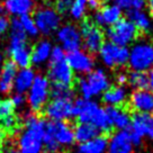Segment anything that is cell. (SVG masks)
Wrapping results in <instances>:
<instances>
[{"label":"cell","instance_id":"cell-29","mask_svg":"<svg viewBox=\"0 0 153 153\" xmlns=\"http://www.w3.org/2000/svg\"><path fill=\"white\" fill-rule=\"evenodd\" d=\"M19 23L22 25V28L24 30V33L26 34V36L29 37H36L38 35L37 27L35 25L33 17H30L29 15H24L19 18Z\"/></svg>","mask_w":153,"mask_h":153},{"label":"cell","instance_id":"cell-44","mask_svg":"<svg viewBox=\"0 0 153 153\" xmlns=\"http://www.w3.org/2000/svg\"><path fill=\"white\" fill-rule=\"evenodd\" d=\"M148 6L150 11H151V14L153 15V0H148Z\"/></svg>","mask_w":153,"mask_h":153},{"label":"cell","instance_id":"cell-34","mask_svg":"<svg viewBox=\"0 0 153 153\" xmlns=\"http://www.w3.org/2000/svg\"><path fill=\"white\" fill-rule=\"evenodd\" d=\"M14 109L15 108L10 99H7V98L0 99V122L14 115Z\"/></svg>","mask_w":153,"mask_h":153},{"label":"cell","instance_id":"cell-28","mask_svg":"<svg viewBox=\"0 0 153 153\" xmlns=\"http://www.w3.org/2000/svg\"><path fill=\"white\" fill-rule=\"evenodd\" d=\"M127 82L131 87L136 90H148L149 89V78L146 72L132 71L127 76Z\"/></svg>","mask_w":153,"mask_h":153},{"label":"cell","instance_id":"cell-39","mask_svg":"<svg viewBox=\"0 0 153 153\" xmlns=\"http://www.w3.org/2000/svg\"><path fill=\"white\" fill-rule=\"evenodd\" d=\"M9 19L7 18L5 15H0V36H2L7 33V30L9 29Z\"/></svg>","mask_w":153,"mask_h":153},{"label":"cell","instance_id":"cell-32","mask_svg":"<svg viewBox=\"0 0 153 153\" xmlns=\"http://www.w3.org/2000/svg\"><path fill=\"white\" fill-rule=\"evenodd\" d=\"M114 5L120 7V9H137L142 10L145 6V0H113Z\"/></svg>","mask_w":153,"mask_h":153},{"label":"cell","instance_id":"cell-37","mask_svg":"<svg viewBox=\"0 0 153 153\" xmlns=\"http://www.w3.org/2000/svg\"><path fill=\"white\" fill-rule=\"evenodd\" d=\"M1 125H2V129L6 131H14L17 127V118L15 115H11L9 117L5 118L4 120H1Z\"/></svg>","mask_w":153,"mask_h":153},{"label":"cell","instance_id":"cell-27","mask_svg":"<svg viewBox=\"0 0 153 153\" xmlns=\"http://www.w3.org/2000/svg\"><path fill=\"white\" fill-rule=\"evenodd\" d=\"M74 131V141L79 142L80 144L89 142L91 140L99 136L100 132L91 124H78Z\"/></svg>","mask_w":153,"mask_h":153},{"label":"cell","instance_id":"cell-26","mask_svg":"<svg viewBox=\"0 0 153 153\" xmlns=\"http://www.w3.org/2000/svg\"><path fill=\"white\" fill-rule=\"evenodd\" d=\"M108 139L105 135H99L89 142L80 144L76 149V153H106Z\"/></svg>","mask_w":153,"mask_h":153},{"label":"cell","instance_id":"cell-12","mask_svg":"<svg viewBox=\"0 0 153 153\" xmlns=\"http://www.w3.org/2000/svg\"><path fill=\"white\" fill-rule=\"evenodd\" d=\"M48 76V81L52 82V85L71 87L74 82L73 71L68 65L65 60L57 63H50Z\"/></svg>","mask_w":153,"mask_h":153},{"label":"cell","instance_id":"cell-47","mask_svg":"<svg viewBox=\"0 0 153 153\" xmlns=\"http://www.w3.org/2000/svg\"><path fill=\"white\" fill-rule=\"evenodd\" d=\"M5 13V8H4V5L2 4H0V15H4Z\"/></svg>","mask_w":153,"mask_h":153},{"label":"cell","instance_id":"cell-15","mask_svg":"<svg viewBox=\"0 0 153 153\" xmlns=\"http://www.w3.org/2000/svg\"><path fill=\"white\" fill-rule=\"evenodd\" d=\"M122 19V9L116 5H107L99 9L94 16V24L99 28L104 26H113Z\"/></svg>","mask_w":153,"mask_h":153},{"label":"cell","instance_id":"cell-46","mask_svg":"<svg viewBox=\"0 0 153 153\" xmlns=\"http://www.w3.org/2000/svg\"><path fill=\"white\" fill-rule=\"evenodd\" d=\"M6 153H19L18 151H17V150H16V149H8V150H7V151H6Z\"/></svg>","mask_w":153,"mask_h":153},{"label":"cell","instance_id":"cell-13","mask_svg":"<svg viewBox=\"0 0 153 153\" xmlns=\"http://www.w3.org/2000/svg\"><path fill=\"white\" fill-rule=\"evenodd\" d=\"M46 131L60 146H69L74 142V131L67 122H46Z\"/></svg>","mask_w":153,"mask_h":153},{"label":"cell","instance_id":"cell-22","mask_svg":"<svg viewBox=\"0 0 153 153\" xmlns=\"http://www.w3.org/2000/svg\"><path fill=\"white\" fill-rule=\"evenodd\" d=\"M127 98V92L124 87H109L102 94V102L107 107H120L125 104Z\"/></svg>","mask_w":153,"mask_h":153},{"label":"cell","instance_id":"cell-10","mask_svg":"<svg viewBox=\"0 0 153 153\" xmlns=\"http://www.w3.org/2000/svg\"><path fill=\"white\" fill-rule=\"evenodd\" d=\"M72 106L71 99L54 98L45 106V115L51 122H65L72 117Z\"/></svg>","mask_w":153,"mask_h":153},{"label":"cell","instance_id":"cell-20","mask_svg":"<svg viewBox=\"0 0 153 153\" xmlns=\"http://www.w3.org/2000/svg\"><path fill=\"white\" fill-rule=\"evenodd\" d=\"M35 76H36L35 72L30 68L20 69L19 71H17L16 76H15L14 85H13V89H15L16 94L24 95L25 92H27L33 85Z\"/></svg>","mask_w":153,"mask_h":153},{"label":"cell","instance_id":"cell-18","mask_svg":"<svg viewBox=\"0 0 153 153\" xmlns=\"http://www.w3.org/2000/svg\"><path fill=\"white\" fill-rule=\"evenodd\" d=\"M8 54L11 57V62L16 67L20 69L29 68L30 57H32V48L27 43L19 44V45H9Z\"/></svg>","mask_w":153,"mask_h":153},{"label":"cell","instance_id":"cell-45","mask_svg":"<svg viewBox=\"0 0 153 153\" xmlns=\"http://www.w3.org/2000/svg\"><path fill=\"white\" fill-rule=\"evenodd\" d=\"M4 65V55H2V53L0 52V69L2 68Z\"/></svg>","mask_w":153,"mask_h":153},{"label":"cell","instance_id":"cell-25","mask_svg":"<svg viewBox=\"0 0 153 153\" xmlns=\"http://www.w3.org/2000/svg\"><path fill=\"white\" fill-rule=\"evenodd\" d=\"M126 17L129 22L134 24V26L137 28L139 32L146 33L152 28V23L151 19L149 18V16L143 10L137 9H128L126 10Z\"/></svg>","mask_w":153,"mask_h":153},{"label":"cell","instance_id":"cell-5","mask_svg":"<svg viewBox=\"0 0 153 153\" xmlns=\"http://www.w3.org/2000/svg\"><path fill=\"white\" fill-rule=\"evenodd\" d=\"M139 30L132 24L128 19L122 18L116 24L106 29V36L108 37L110 43L127 48V45L133 43L139 36Z\"/></svg>","mask_w":153,"mask_h":153},{"label":"cell","instance_id":"cell-31","mask_svg":"<svg viewBox=\"0 0 153 153\" xmlns=\"http://www.w3.org/2000/svg\"><path fill=\"white\" fill-rule=\"evenodd\" d=\"M87 11V0H74L69 10L70 16L76 20H80L85 17Z\"/></svg>","mask_w":153,"mask_h":153},{"label":"cell","instance_id":"cell-42","mask_svg":"<svg viewBox=\"0 0 153 153\" xmlns=\"http://www.w3.org/2000/svg\"><path fill=\"white\" fill-rule=\"evenodd\" d=\"M148 78H149V88L153 91V69L152 70H150L148 74Z\"/></svg>","mask_w":153,"mask_h":153},{"label":"cell","instance_id":"cell-24","mask_svg":"<svg viewBox=\"0 0 153 153\" xmlns=\"http://www.w3.org/2000/svg\"><path fill=\"white\" fill-rule=\"evenodd\" d=\"M52 44L48 39H41L34 48L32 50V57L30 63L34 65H42L50 60L51 51H52Z\"/></svg>","mask_w":153,"mask_h":153},{"label":"cell","instance_id":"cell-43","mask_svg":"<svg viewBox=\"0 0 153 153\" xmlns=\"http://www.w3.org/2000/svg\"><path fill=\"white\" fill-rule=\"evenodd\" d=\"M6 139V133H5V131L0 127V144H2L4 143V141H5Z\"/></svg>","mask_w":153,"mask_h":153},{"label":"cell","instance_id":"cell-3","mask_svg":"<svg viewBox=\"0 0 153 153\" xmlns=\"http://www.w3.org/2000/svg\"><path fill=\"white\" fill-rule=\"evenodd\" d=\"M128 65L132 71L146 72L153 69V44L137 42L129 50Z\"/></svg>","mask_w":153,"mask_h":153},{"label":"cell","instance_id":"cell-11","mask_svg":"<svg viewBox=\"0 0 153 153\" xmlns=\"http://www.w3.org/2000/svg\"><path fill=\"white\" fill-rule=\"evenodd\" d=\"M56 37L57 41L62 44L61 48L68 53L78 51L82 44L80 30L71 24L63 25L57 29Z\"/></svg>","mask_w":153,"mask_h":153},{"label":"cell","instance_id":"cell-30","mask_svg":"<svg viewBox=\"0 0 153 153\" xmlns=\"http://www.w3.org/2000/svg\"><path fill=\"white\" fill-rule=\"evenodd\" d=\"M50 96L54 98H64V99H71L74 97V91L71 87L59 86V85H52Z\"/></svg>","mask_w":153,"mask_h":153},{"label":"cell","instance_id":"cell-17","mask_svg":"<svg viewBox=\"0 0 153 153\" xmlns=\"http://www.w3.org/2000/svg\"><path fill=\"white\" fill-rule=\"evenodd\" d=\"M134 146L127 129L118 131L110 136L107 144V153H133Z\"/></svg>","mask_w":153,"mask_h":153},{"label":"cell","instance_id":"cell-2","mask_svg":"<svg viewBox=\"0 0 153 153\" xmlns=\"http://www.w3.org/2000/svg\"><path fill=\"white\" fill-rule=\"evenodd\" d=\"M110 87L108 76L102 69H96L87 74V78H81L78 81V88L81 98L90 100V98L104 94Z\"/></svg>","mask_w":153,"mask_h":153},{"label":"cell","instance_id":"cell-41","mask_svg":"<svg viewBox=\"0 0 153 153\" xmlns=\"http://www.w3.org/2000/svg\"><path fill=\"white\" fill-rule=\"evenodd\" d=\"M116 82L118 83V86L123 87L127 82V74L124 72H120L117 76H116Z\"/></svg>","mask_w":153,"mask_h":153},{"label":"cell","instance_id":"cell-6","mask_svg":"<svg viewBox=\"0 0 153 153\" xmlns=\"http://www.w3.org/2000/svg\"><path fill=\"white\" fill-rule=\"evenodd\" d=\"M127 132L133 146L141 145L144 136L153 140V114L135 113L131 118Z\"/></svg>","mask_w":153,"mask_h":153},{"label":"cell","instance_id":"cell-48","mask_svg":"<svg viewBox=\"0 0 153 153\" xmlns=\"http://www.w3.org/2000/svg\"><path fill=\"white\" fill-rule=\"evenodd\" d=\"M0 153H1V152H0Z\"/></svg>","mask_w":153,"mask_h":153},{"label":"cell","instance_id":"cell-33","mask_svg":"<svg viewBox=\"0 0 153 153\" xmlns=\"http://www.w3.org/2000/svg\"><path fill=\"white\" fill-rule=\"evenodd\" d=\"M43 146L48 153H56L61 148L56 143V141L53 139L52 135L46 131V127H45V133L43 136Z\"/></svg>","mask_w":153,"mask_h":153},{"label":"cell","instance_id":"cell-14","mask_svg":"<svg viewBox=\"0 0 153 153\" xmlns=\"http://www.w3.org/2000/svg\"><path fill=\"white\" fill-rule=\"evenodd\" d=\"M65 61L72 71L78 72V73L88 74L92 71L94 65H95V61L91 56V54H89L86 51H81V50L68 53L65 55Z\"/></svg>","mask_w":153,"mask_h":153},{"label":"cell","instance_id":"cell-8","mask_svg":"<svg viewBox=\"0 0 153 153\" xmlns=\"http://www.w3.org/2000/svg\"><path fill=\"white\" fill-rule=\"evenodd\" d=\"M79 30H80L83 46L88 51V53H91V54L99 53L102 44L105 43L104 32L89 20H85L81 24V27Z\"/></svg>","mask_w":153,"mask_h":153},{"label":"cell","instance_id":"cell-40","mask_svg":"<svg viewBox=\"0 0 153 153\" xmlns=\"http://www.w3.org/2000/svg\"><path fill=\"white\" fill-rule=\"evenodd\" d=\"M101 7V0H87V8L91 10H98Z\"/></svg>","mask_w":153,"mask_h":153},{"label":"cell","instance_id":"cell-1","mask_svg":"<svg viewBox=\"0 0 153 153\" xmlns=\"http://www.w3.org/2000/svg\"><path fill=\"white\" fill-rule=\"evenodd\" d=\"M24 125L17 141V151L19 153H43L46 122L35 114L27 113L24 116Z\"/></svg>","mask_w":153,"mask_h":153},{"label":"cell","instance_id":"cell-36","mask_svg":"<svg viewBox=\"0 0 153 153\" xmlns=\"http://www.w3.org/2000/svg\"><path fill=\"white\" fill-rule=\"evenodd\" d=\"M74 0H55V8L59 14H65L71 8Z\"/></svg>","mask_w":153,"mask_h":153},{"label":"cell","instance_id":"cell-21","mask_svg":"<svg viewBox=\"0 0 153 153\" xmlns=\"http://www.w3.org/2000/svg\"><path fill=\"white\" fill-rule=\"evenodd\" d=\"M35 7V0H5L4 8L5 11L13 16H24L29 15Z\"/></svg>","mask_w":153,"mask_h":153},{"label":"cell","instance_id":"cell-38","mask_svg":"<svg viewBox=\"0 0 153 153\" xmlns=\"http://www.w3.org/2000/svg\"><path fill=\"white\" fill-rule=\"evenodd\" d=\"M10 101L14 106V108H22L26 104V97L22 94H15L10 98Z\"/></svg>","mask_w":153,"mask_h":153},{"label":"cell","instance_id":"cell-16","mask_svg":"<svg viewBox=\"0 0 153 153\" xmlns=\"http://www.w3.org/2000/svg\"><path fill=\"white\" fill-rule=\"evenodd\" d=\"M129 106L141 114L153 113V94L149 90H135L129 97Z\"/></svg>","mask_w":153,"mask_h":153},{"label":"cell","instance_id":"cell-9","mask_svg":"<svg viewBox=\"0 0 153 153\" xmlns=\"http://www.w3.org/2000/svg\"><path fill=\"white\" fill-rule=\"evenodd\" d=\"M99 54L106 67H123L128 62L129 50L127 48L115 45L110 42H106L102 44Z\"/></svg>","mask_w":153,"mask_h":153},{"label":"cell","instance_id":"cell-23","mask_svg":"<svg viewBox=\"0 0 153 153\" xmlns=\"http://www.w3.org/2000/svg\"><path fill=\"white\" fill-rule=\"evenodd\" d=\"M17 73V67L11 61L4 63L0 72V94H9L13 90L15 76Z\"/></svg>","mask_w":153,"mask_h":153},{"label":"cell","instance_id":"cell-7","mask_svg":"<svg viewBox=\"0 0 153 153\" xmlns=\"http://www.w3.org/2000/svg\"><path fill=\"white\" fill-rule=\"evenodd\" d=\"M33 19L38 33H42L43 35H51L56 32L61 25V15L54 8L48 6L38 8L34 13Z\"/></svg>","mask_w":153,"mask_h":153},{"label":"cell","instance_id":"cell-35","mask_svg":"<svg viewBox=\"0 0 153 153\" xmlns=\"http://www.w3.org/2000/svg\"><path fill=\"white\" fill-rule=\"evenodd\" d=\"M65 60V52L61 46L52 48L51 55H50V63H57Z\"/></svg>","mask_w":153,"mask_h":153},{"label":"cell","instance_id":"cell-4","mask_svg":"<svg viewBox=\"0 0 153 153\" xmlns=\"http://www.w3.org/2000/svg\"><path fill=\"white\" fill-rule=\"evenodd\" d=\"M51 91V83L43 74H36L33 85L27 91L26 102L33 111H39L46 106Z\"/></svg>","mask_w":153,"mask_h":153},{"label":"cell","instance_id":"cell-19","mask_svg":"<svg viewBox=\"0 0 153 153\" xmlns=\"http://www.w3.org/2000/svg\"><path fill=\"white\" fill-rule=\"evenodd\" d=\"M105 111L113 128L116 127L118 131H126L129 127L131 116L123 107H106Z\"/></svg>","mask_w":153,"mask_h":153}]
</instances>
